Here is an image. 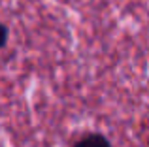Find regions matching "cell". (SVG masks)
Segmentation results:
<instances>
[{"instance_id": "6da1fadb", "label": "cell", "mask_w": 149, "mask_h": 147, "mask_svg": "<svg viewBox=\"0 0 149 147\" xmlns=\"http://www.w3.org/2000/svg\"><path fill=\"white\" fill-rule=\"evenodd\" d=\"M74 147H111V145L102 134H87L81 140H77V144Z\"/></svg>"}, {"instance_id": "7a4b0ae2", "label": "cell", "mask_w": 149, "mask_h": 147, "mask_svg": "<svg viewBox=\"0 0 149 147\" xmlns=\"http://www.w3.org/2000/svg\"><path fill=\"white\" fill-rule=\"evenodd\" d=\"M6 40H8V28L0 23V47L6 44Z\"/></svg>"}]
</instances>
